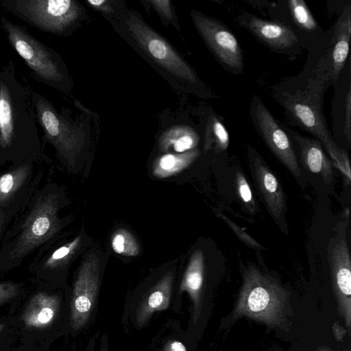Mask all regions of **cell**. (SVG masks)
<instances>
[{"label": "cell", "mask_w": 351, "mask_h": 351, "mask_svg": "<svg viewBox=\"0 0 351 351\" xmlns=\"http://www.w3.org/2000/svg\"><path fill=\"white\" fill-rule=\"evenodd\" d=\"M149 4L160 18L162 23L166 26L173 25L180 30L178 18L175 13L172 2L169 0L144 1Z\"/></svg>", "instance_id": "27"}, {"label": "cell", "mask_w": 351, "mask_h": 351, "mask_svg": "<svg viewBox=\"0 0 351 351\" xmlns=\"http://www.w3.org/2000/svg\"><path fill=\"white\" fill-rule=\"evenodd\" d=\"M197 132L187 125L172 126L159 138V149L165 153L180 154L197 148L199 143Z\"/></svg>", "instance_id": "21"}, {"label": "cell", "mask_w": 351, "mask_h": 351, "mask_svg": "<svg viewBox=\"0 0 351 351\" xmlns=\"http://www.w3.org/2000/svg\"><path fill=\"white\" fill-rule=\"evenodd\" d=\"M204 276V254L202 250H197L193 252L190 258L180 285V291H186L193 302L195 323L198 319L201 311V294Z\"/></svg>", "instance_id": "20"}, {"label": "cell", "mask_w": 351, "mask_h": 351, "mask_svg": "<svg viewBox=\"0 0 351 351\" xmlns=\"http://www.w3.org/2000/svg\"><path fill=\"white\" fill-rule=\"evenodd\" d=\"M351 4L345 3L335 23L307 47V58L295 77L307 87L325 93L332 86L349 58Z\"/></svg>", "instance_id": "3"}, {"label": "cell", "mask_w": 351, "mask_h": 351, "mask_svg": "<svg viewBox=\"0 0 351 351\" xmlns=\"http://www.w3.org/2000/svg\"><path fill=\"white\" fill-rule=\"evenodd\" d=\"M32 90L19 77L14 62L0 65V151L38 143Z\"/></svg>", "instance_id": "4"}, {"label": "cell", "mask_w": 351, "mask_h": 351, "mask_svg": "<svg viewBox=\"0 0 351 351\" xmlns=\"http://www.w3.org/2000/svg\"><path fill=\"white\" fill-rule=\"evenodd\" d=\"M249 112L255 131L268 149L295 178L301 179L296 152L283 124L256 95L251 99Z\"/></svg>", "instance_id": "10"}, {"label": "cell", "mask_w": 351, "mask_h": 351, "mask_svg": "<svg viewBox=\"0 0 351 351\" xmlns=\"http://www.w3.org/2000/svg\"><path fill=\"white\" fill-rule=\"evenodd\" d=\"M86 3L93 10L101 12L106 18L115 16L125 7L123 1L114 0H88Z\"/></svg>", "instance_id": "29"}, {"label": "cell", "mask_w": 351, "mask_h": 351, "mask_svg": "<svg viewBox=\"0 0 351 351\" xmlns=\"http://www.w3.org/2000/svg\"><path fill=\"white\" fill-rule=\"evenodd\" d=\"M287 291L271 276L249 265L234 311V317H247L270 327L287 322Z\"/></svg>", "instance_id": "5"}, {"label": "cell", "mask_w": 351, "mask_h": 351, "mask_svg": "<svg viewBox=\"0 0 351 351\" xmlns=\"http://www.w3.org/2000/svg\"><path fill=\"white\" fill-rule=\"evenodd\" d=\"M173 274H166L144 298L136 310V319L138 326H143L152 314L168 308L172 291Z\"/></svg>", "instance_id": "19"}, {"label": "cell", "mask_w": 351, "mask_h": 351, "mask_svg": "<svg viewBox=\"0 0 351 351\" xmlns=\"http://www.w3.org/2000/svg\"><path fill=\"white\" fill-rule=\"evenodd\" d=\"M60 307V298L43 292L35 294L27 303L21 319L29 328H45L55 320Z\"/></svg>", "instance_id": "18"}, {"label": "cell", "mask_w": 351, "mask_h": 351, "mask_svg": "<svg viewBox=\"0 0 351 351\" xmlns=\"http://www.w3.org/2000/svg\"><path fill=\"white\" fill-rule=\"evenodd\" d=\"M283 126L304 168L319 175L325 184H332L334 181L333 164L324 152L322 144L315 138L304 136L284 124Z\"/></svg>", "instance_id": "17"}, {"label": "cell", "mask_w": 351, "mask_h": 351, "mask_svg": "<svg viewBox=\"0 0 351 351\" xmlns=\"http://www.w3.org/2000/svg\"><path fill=\"white\" fill-rule=\"evenodd\" d=\"M4 326V324H0V332L3 330Z\"/></svg>", "instance_id": "36"}, {"label": "cell", "mask_w": 351, "mask_h": 351, "mask_svg": "<svg viewBox=\"0 0 351 351\" xmlns=\"http://www.w3.org/2000/svg\"><path fill=\"white\" fill-rule=\"evenodd\" d=\"M236 21L269 50L284 55L291 60L302 55L306 49L304 41L286 24L263 19L247 12L238 15Z\"/></svg>", "instance_id": "11"}, {"label": "cell", "mask_w": 351, "mask_h": 351, "mask_svg": "<svg viewBox=\"0 0 351 351\" xmlns=\"http://www.w3.org/2000/svg\"><path fill=\"white\" fill-rule=\"evenodd\" d=\"M332 285L339 315L348 331L351 328V260L346 238L330 241L328 248Z\"/></svg>", "instance_id": "13"}, {"label": "cell", "mask_w": 351, "mask_h": 351, "mask_svg": "<svg viewBox=\"0 0 351 351\" xmlns=\"http://www.w3.org/2000/svg\"><path fill=\"white\" fill-rule=\"evenodd\" d=\"M81 241L82 237L78 235L71 241L56 249L45 260L44 267L47 269H55L64 264L77 250Z\"/></svg>", "instance_id": "26"}, {"label": "cell", "mask_w": 351, "mask_h": 351, "mask_svg": "<svg viewBox=\"0 0 351 351\" xmlns=\"http://www.w3.org/2000/svg\"><path fill=\"white\" fill-rule=\"evenodd\" d=\"M58 200L54 195L40 199L25 221L12 255L22 256L38 246L58 230Z\"/></svg>", "instance_id": "12"}, {"label": "cell", "mask_w": 351, "mask_h": 351, "mask_svg": "<svg viewBox=\"0 0 351 351\" xmlns=\"http://www.w3.org/2000/svg\"><path fill=\"white\" fill-rule=\"evenodd\" d=\"M190 15L199 35L221 66L235 75L243 73V51L229 27L222 21L197 10H191Z\"/></svg>", "instance_id": "9"}, {"label": "cell", "mask_w": 351, "mask_h": 351, "mask_svg": "<svg viewBox=\"0 0 351 351\" xmlns=\"http://www.w3.org/2000/svg\"><path fill=\"white\" fill-rule=\"evenodd\" d=\"M162 351H186V348L182 342L174 340L167 342Z\"/></svg>", "instance_id": "32"}, {"label": "cell", "mask_w": 351, "mask_h": 351, "mask_svg": "<svg viewBox=\"0 0 351 351\" xmlns=\"http://www.w3.org/2000/svg\"><path fill=\"white\" fill-rule=\"evenodd\" d=\"M99 351H108V347L106 346H104L101 348Z\"/></svg>", "instance_id": "35"}, {"label": "cell", "mask_w": 351, "mask_h": 351, "mask_svg": "<svg viewBox=\"0 0 351 351\" xmlns=\"http://www.w3.org/2000/svg\"><path fill=\"white\" fill-rule=\"evenodd\" d=\"M19 291V285L11 282L0 283V305L14 298Z\"/></svg>", "instance_id": "31"}, {"label": "cell", "mask_w": 351, "mask_h": 351, "mask_svg": "<svg viewBox=\"0 0 351 351\" xmlns=\"http://www.w3.org/2000/svg\"><path fill=\"white\" fill-rule=\"evenodd\" d=\"M247 153L254 185L271 216L279 226H282L287 204L282 185L254 147L248 145Z\"/></svg>", "instance_id": "15"}, {"label": "cell", "mask_w": 351, "mask_h": 351, "mask_svg": "<svg viewBox=\"0 0 351 351\" xmlns=\"http://www.w3.org/2000/svg\"><path fill=\"white\" fill-rule=\"evenodd\" d=\"M99 287V259L90 254L80 265L71 301V324L74 330L83 327L95 305Z\"/></svg>", "instance_id": "14"}, {"label": "cell", "mask_w": 351, "mask_h": 351, "mask_svg": "<svg viewBox=\"0 0 351 351\" xmlns=\"http://www.w3.org/2000/svg\"><path fill=\"white\" fill-rule=\"evenodd\" d=\"M316 351H333L331 349L327 348V347H321Z\"/></svg>", "instance_id": "34"}, {"label": "cell", "mask_w": 351, "mask_h": 351, "mask_svg": "<svg viewBox=\"0 0 351 351\" xmlns=\"http://www.w3.org/2000/svg\"><path fill=\"white\" fill-rule=\"evenodd\" d=\"M234 183L237 191L245 206L251 214H255L256 212V204L250 186L242 172L237 171Z\"/></svg>", "instance_id": "28"}, {"label": "cell", "mask_w": 351, "mask_h": 351, "mask_svg": "<svg viewBox=\"0 0 351 351\" xmlns=\"http://www.w3.org/2000/svg\"><path fill=\"white\" fill-rule=\"evenodd\" d=\"M32 100L43 137L53 145L61 158L73 163L85 146L87 127L83 122L73 120L68 109L63 108L58 112L40 93L32 90Z\"/></svg>", "instance_id": "8"}, {"label": "cell", "mask_w": 351, "mask_h": 351, "mask_svg": "<svg viewBox=\"0 0 351 351\" xmlns=\"http://www.w3.org/2000/svg\"><path fill=\"white\" fill-rule=\"evenodd\" d=\"M29 170V165L25 164L0 176V203L9 199L21 187Z\"/></svg>", "instance_id": "24"}, {"label": "cell", "mask_w": 351, "mask_h": 351, "mask_svg": "<svg viewBox=\"0 0 351 351\" xmlns=\"http://www.w3.org/2000/svg\"><path fill=\"white\" fill-rule=\"evenodd\" d=\"M106 19L173 87L202 99L218 97L184 58L136 11L124 7L115 16Z\"/></svg>", "instance_id": "1"}, {"label": "cell", "mask_w": 351, "mask_h": 351, "mask_svg": "<svg viewBox=\"0 0 351 351\" xmlns=\"http://www.w3.org/2000/svg\"><path fill=\"white\" fill-rule=\"evenodd\" d=\"M1 27L8 40L24 60L33 77L64 94H70L72 80L60 55L5 16Z\"/></svg>", "instance_id": "6"}, {"label": "cell", "mask_w": 351, "mask_h": 351, "mask_svg": "<svg viewBox=\"0 0 351 351\" xmlns=\"http://www.w3.org/2000/svg\"><path fill=\"white\" fill-rule=\"evenodd\" d=\"M332 332L335 339L340 341L343 340V337L347 334V330L338 322H335L332 325Z\"/></svg>", "instance_id": "33"}, {"label": "cell", "mask_w": 351, "mask_h": 351, "mask_svg": "<svg viewBox=\"0 0 351 351\" xmlns=\"http://www.w3.org/2000/svg\"><path fill=\"white\" fill-rule=\"evenodd\" d=\"M324 95V93L307 87L295 75L282 80L271 88V97L282 108L288 124L318 140L329 154L333 166L350 182L348 156L346 150L336 144L327 128L323 109Z\"/></svg>", "instance_id": "2"}, {"label": "cell", "mask_w": 351, "mask_h": 351, "mask_svg": "<svg viewBox=\"0 0 351 351\" xmlns=\"http://www.w3.org/2000/svg\"><path fill=\"white\" fill-rule=\"evenodd\" d=\"M1 8L40 31L69 36L85 16L75 0H1Z\"/></svg>", "instance_id": "7"}, {"label": "cell", "mask_w": 351, "mask_h": 351, "mask_svg": "<svg viewBox=\"0 0 351 351\" xmlns=\"http://www.w3.org/2000/svg\"><path fill=\"white\" fill-rule=\"evenodd\" d=\"M199 155L197 148L180 154L166 153L155 160L153 175L159 178L173 176L187 168Z\"/></svg>", "instance_id": "23"}, {"label": "cell", "mask_w": 351, "mask_h": 351, "mask_svg": "<svg viewBox=\"0 0 351 351\" xmlns=\"http://www.w3.org/2000/svg\"><path fill=\"white\" fill-rule=\"evenodd\" d=\"M221 217L226 223L232 228L238 238L246 245L255 250H261L263 246L254 240L250 235L245 233L239 226L234 223L232 220L223 215H221Z\"/></svg>", "instance_id": "30"}, {"label": "cell", "mask_w": 351, "mask_h": 351, "mask_svg": "<svg viewBox=\"0 0 351 351\" xmlns=\"http://www.w3.org/2000/svg\"><path fill=\"white\" fill-rule=\"evenodd\" d=\"M204 121V152H225L230 144V135L219 116L210 107Z\"/></svg>", "instance_id": "22"}, {"label": "cell", "mask_w": 351, "mask_h": 351, "mask_svg": "<svg viewBox=\"0 0 351 351\" xmlns=\"http://www.w3.org/2000/svg\"><path fill=\"white\" fill-rule=\"evenodd\" d=\"M111 247L114 252L123 256H134L139 252L135 238L125 229H118L112 234Z\"/></svg>", "instance_id": "25"}, {"label": "cell", "mask_w": 351, "mask_h": 351, "mask_svg": "<svg viewBox=\"0 0 351 351\" xmlns=\"http://www.w3.org/2000/svg\"><path fill=\"white\" fill-rule=\"evenodd\" d=\"M1 217L0 216V228H1Z\"/></svg>", "instance_id": "37"}, {"label": "cell", "mask_w": 351, "mask_h": 351, "mask_svg": "<svg viewBox=\"0 0 351 351\" xmlns=\"http://www.w3.org/2000/svg\"><path fill=\"white\" fill-rule=\"evenodd\" d=\"M331 117L332 137L339 146L351 143V65L348 58L336 82L332 85Z\"/></svg>", "instance_id": "16"}]
</instances>
